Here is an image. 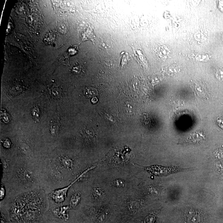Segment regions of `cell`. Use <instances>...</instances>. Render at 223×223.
I'll use <instances>...</instances> for the list:
<instances>
[{
    "label": "cell",
    "mask_w": 223,
    "mask_h": 223,
    "mask_svg": "<svg viewBox=\"0 0 223 223\" xmlns=\"http://www.w3.org/2000/svg\"><path fill=\"white\" fill-rule=\"evenodd\" d=\"M95 167V166H92L90 168H89L85 170L82 174L79 175L75 180L73 181V182H72L67 187L64 188H62V189H57V190L53 191L50 194V196H51L52 198L57 203H62L66 198L67 193H68V190L70 188L73 184L76 182L80 178L82 177L87 172H89L90 170L93 169Z\"/></svg>",
    "instance_id": "1"
},
{
    "label": "cell",
    "mask_w": 223,
    "mask_h": 223,
    "mask_svg": "<svg viewBox=\"0 0 223 223\" xmlns=\"http://www.w3.org/2000/svg\"><path fill=\"white\" fill-rule=\"evenodd\" d=\"M146 170L155 175H162L164 174H169L175 171H177V169L164 168L162 166H152L146 168Z\"/></svg>",
    "instance_id": "2"
},
{
    "label": "cell",
    "mask_w": 223,
    "mask_h": 223,
    "mask_svg": "<svg viewBox=\"0 0 223 223\" xmlns=\"http://www.w3.org/2000/svg\"><path fill=\"white\" fill-rule=\"evenodd\" d=\"M80 196L79 193H76L74 194L71 199V206L74 207L78 205L80 200Z\"/></svg>",
    "instance_id": "3"
},
{
    "label": "cell",
    "mask_w": 223,
    "mask_h": 223,
    "mask_svg": "<svg viewBox=\"0 0 223 223\" xmlns=\"http://www.w3.org/2000/svg\"><path fill=\"white\" fill-rule=\"evenodd\" d=\"M93 194L95 199H99L103 197L104 193L100 188H94L93 190Z\"/></svg>",
    "instance_id": "4"
},
{
    "label": "cell",
    "mask_w": 223,
    "mask_h": 223,
    "mask_svg": "<svg viewBox=\"0 0 223 223\" xmlns=\"http://www.w3.org/2000/svg\"><path fill=\"white\" fill-rule=\"evenodd\" d=\"M113 184L115 186L117 187H124L125 186V182L121 179L116 180L114 181Z\"/></svg>",
    "instance_id": "5"
},
{
    "label": "cell",
    "mask_w": 223,
    "mask_h": 223,
    "mask_svg": "<svg viewBox=\"0 0 223 223\" xmlns=\"http://www.w3.org/2000/svg\"><path fill=\"white\" fill-rule=\"evenodd\" d=\"M105 116L106 117V118L107 119V120L110 121H111L112 122H115L114 119L112 117V116H110L109 114H106L105 115Z\"/></svg>",
    "instance_id": "6"
},
{
    "label": "cell",
    "mask_w": 223,
    "mask_h": 223,
    "mask_svg": "<svg viewBox=\"0 0 223 223\" xmlns=\"http://www.w3.org/2000/svg\"><path fill=\"white\" fill-rule=\"evenodd\" d=\"M5 190L3 187L1 188V199H2L4 196Z\"/></svg>",
    "instance_id": "7"
}]
</instances>
